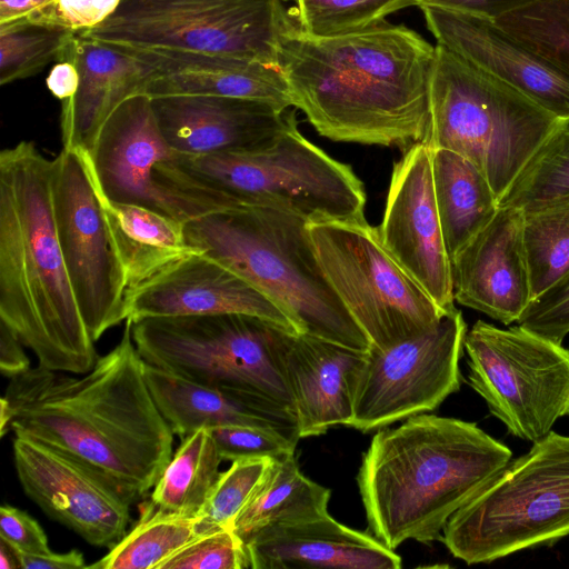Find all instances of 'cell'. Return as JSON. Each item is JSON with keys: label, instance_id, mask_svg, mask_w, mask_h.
<instances>
[{"label": "cell", "instance_id": "6da1fadb", "mask_svg": "<svg viewBox=\"0 0 569 569\" xmlns=\"http://www.w3.org/2000/svg\"><path fill=\"white\" fill-rule=\"evenodd\" d=\"M126 321L120 341L79 378L38 366L10 379L9 429L96 471L130 503L154 487L172 457L173 432L144 376Z\"/></svg>", "mask_w": 569, "mask_h": 569}, {"label": "cell", "instance_id": "7a4b0ae2", "mask_svg": "<svg viewBox=\"0 0 569 569\" xmlns=\"http://www.w3.org/2000/svg\"><path fill=\"white\" fill-rule=\"evenodd\" d=\"M435 59L436 46L388 20L331 36L296 26L278 49L292 107L320 136L403 151L426 137Z\"/></svg>", "mask_w": 569, "mask_h": 569}, {"label": "cell", "instance_id": "3957f363", "mask_svg": "<svg viewBox=\"0 0 569 569\" xmlns=\"http://www.w3.org/2000/svg\"><path fill=\"white\" fill-rule=\"evenodd\" d=\"M53 159L32 141L0 153V321L40 367L86 373L98 356L59 244Z\"/></svg>", "mask_w": 569, "mask_h": 569}, {"label": "cell", "instance_id": "277c9868", "mask_svg": "<svg viewBox=\"0 0 569 569\" xmlns=\"http://www.w3.org/2000/svg\"><path fill=\"white\" fill-rule=\"evenodd\" d=\"M511 458L505 443L457 418L420 413L379 429L357 477L368 527L392 550L441 540L452 515Z\"/></svg>", "mask_w": 569, "mask_h": 569}, {"label": "cell", "instance_id": "5b68a950", "mask_svg": "<svg viewBox=\"0 0 569 569\" xmlns=\"http://www.w3.org/2000/svg\"><path fill=\"white\" fill-rule=\"evenodd\" d=\"M153 179L171 216L183 222L252 206L287 210L309 222L365 218L361 180L351 167L310 142L297 119L263 149L177 153L154 168Z\"/></svg>", "mask_w": 569, "mask_h": 569}, {"label": "cell", "instance_id": "8992f818", "mask_svg": "<svg viewBox=\"0 0 569 569\" xmlns=\"http://www.w3.org/2000/svg\"><path fill=\"white\" fill-rule=\"evenodd\" d=\"M305 218L274 207H238L184 222L190 246L276 303L298 335L369 351L371 343L329 283Z\"/></svg>", "mask_w": 569, "mask_h": 569}, {"label": "cell", "instance_id": "52a82bcc", "mask_svg": "<svg viewBox=\"0 0 569 569\" xmlns=\"http://www.w3.org/2000/svg\"><path fill=\"white\" fill-rule=\"evenodd\" d=\"M131 323L134 345L146 363L216 389L300 439L279 360L282 328L242 313L147 318Z\"/></svg>", "mask_w": 569, "mask_h": 569}, {"label": "cell", "instance_id": "ba28073f", "mask_svg": "<svg viewBox=\"0 0 569 569\" xmlns=\"http://www.w3.org/2000/svg\"><path fill=\"white\" fill-rule=\"evenodd\" d=\"M568 126L520 91L436 44L422 143L468 159L498 200L540 148Z\"/></svg>", "mask_w": 569, "mask_h": 569}, {"label": "cell", "instance_id": "9c48e42d", "mask_svg": "<svg viewBox=\"0 0 569 569\" xmlns=\"http://www.w3.org/2000/svg\"><path fill=\"white\" fill-rule=\"evenodd\" d=\"M569 536V436L550 431L446 523L441 541L467 565L490 563Z\"/></svg>", "mask_w": 569, "mask_h": 569}, {"label": "cell", "instance_id": "30bf717a", "mask_svg": "<svg viewBox=\"0 0 569 569\" xmlns=\"http://www.w3.org/2000/svg\"><path fill=\"white\" fill-rule=\"evenodd\" d=\"M291 0H121L80 37L110 48H166L280 66L278 49L296 22Z\"/></svg>", "mask_w": 569, "mask_h": 569}, {"label": "cell", "instance_id": "8fae6325", "mask_svg": "<svg viewBox=\"0 0 569 569\" xmlns=\"http://www.w3.org/2000/svg\"><path fill=\"white\" fill-rule=\"evenodd\" d=\"M321 268L372 347L416 337L448 311L390 256L365 218L309 222Z\"/></svg>", "mask_w": 569, "mask_h": 569}, {"label": "cell", "instance_id": "7c38bea8", "mask_svg": "<svg viewBox=\"0 0 569 569\" xmlns=\"http://www.w3.org/2000/svg\"><path fill=\"white\" fill-rule=\"evenodd\" d=\"M468 381L513 437L535 442L569 417V349L520 325L478 320L463 340Z\"/></svg>", "mask_w": 569, "mask_h": 569}, {"label": "cell", "instance_id": "4fadbf2b", "mask_svg": "<svg viewBox=\"0 0 569 569\" xmlns=\"http://www.w3.org/2000/svg\"><path fill=\"white\" fill-rule=\"evenodd\" d=\"M52 189L64 264L82 319L96 342L126 321L128 286L83 152L62 147L53 159Z\"/></svg>", "mask_w": 569, "mask_h": 569}, {"label": "cell", "instance_id": "5bb4252c", "mask_svg": "<svg viewBox=\"0 0 569 569\" xmlns=\"http://www.w3.org/2000/svg\"><path fill=\"white\" fill-rule=\"evenodd\" d=\"M467 325L456 307L422 333L380 350L359 371L348 427L362 432L435 410L459 390Z\"/></svg>", "mask_w": 569, "mask_h": 569}, {"label": "cell", "instance_id": "9a60e30c", "mask_svg": "<svg viewBox=\"0 0 569 569\" xmlns=\"http://www.w3.org/2000/svg\"><path fill=\"white\" fill-rule=\"evenodd\" d=\"M12 447L24 493L49 518L96 547L111 548L126 535L131 503L104 478L29 437L16 436Z\"/></svg>", "mask_w": 569, "mask_h": 569}, {"label": "cell", "instance_id": "2e32d148", "mask_svg": "<svg viewBox=\"0 0 569 569\" xmlns=\"http://www.w3.org/2000/svg\"><path fill=\"white\" fill-rule=\"evenodd\" d=\"M378 233L390 256L443 310L455 307L451 262L437 210L430 149L417 142L393 164Z\"/></svg>", "mask_w": 569, "mask_h": 569}, {"label": "cell", "instance_id": "e0dca14e", "mask_svg": "<svg viewBox=\"0 0 569 569\" xmlns=\"http://www.w3.org/2000/svg\"><path fill=\"white\" fill-rule=\"evenodd\" d=\"M419 9L436 44L569 121V76L511 36L496 20L435 6Z\"/></svg>", "mask_w": 569, "mask_h": 569}, {"label": "cell", "instance_id": "ac0fdd59", "mask_svg": "<svg viewBox=\"0 0 569 569\" xmlns=\"http://www.w3.org/2000/svg\"><path fill=\"white\" fill-rule=\"evenodd\" d=\"M242 313L262 318L298 335L288 316L238 273L193 252L168 266L126 295V321L147 318Z\"/></svg>", "mask_w": 569, "mask_h": 569}, {"label": "cell", "instance_id": "d6986e66", "mask_svg": "<svg viewBox=\"0 0 569 569\" xmlns=\"http://www.w3.org/2000/svg\"><path fill=\"white\" fill-rule=\"evenodd\" d=\"M158 126L178 154L242 152L271 144L296 117V108L221 96L152 98Z\"/></svg>", "mask_w": 569, "mask_h": 569}, {"label": "cell", "instance_id": "ffe728a7", "mask_svg": "<svg viewBox=\"0 0 569 569\" xmlns=\"http://www.w3.org/2000/svg\"><path fill=\"white\" fill-rule=\"evenodd\" d=\"M455 300L503 325L518 322L532 300L523 211L499 207L493 219L451 260Z\"/></svg>", "mask_w": 569, "mask_h": 569}, {"label": "cell", "instance_id": "44dd1931", "mask_svg": "<svg viewBox=\"0 0 569 569\" xmlns=\"http://www.w3.org/2000/svg\"><path fill=\"white\" fill-rule=\"evenodd\" d=\"M174 154L147 94L123 101L101 127L91 152L84 153L102 197L113 202L143 206L170 217L153 173L159 163Z\"/></svg>", "mask_w": 569, "mask_h": 569}, {"label": "cell", "instance_id": "7402d4cb", "mask_svg": "<svg viewBox=\"0 0 569 569\" xmlns=\"http://www.w3.org/2000/svg\"><path fill=\"white\" fill-rule=\"evenodd\" d=\"M112 49L129 54L146 68V94L151 99L201 94L257 100L280 110L292 107L280 66L241 57L166 48Z\"/></svg>", "mask_w": 569, "mask_h": 569}, {"label": "cell", "instance_id": "603a6c76", "mask_svg": "<svg viewBox=\"0 0 569 569\" xmlns=\"http://www.w3.org/2000/svg\"><path fill=\"white\" fill-rule=\"evenodd\" d=\"M278 352L300 438L349 426L356 381L367 352L281 329Z\"/></svg>", "mask_w": 569, "mask_h": 569}, {"label": "cell", "instance_id": "cb8c5ba5", "mask_svg": "<svg viewBox=\"0 0 569 569\" xmlns=\"http://www.w3.org/2000/svg\"><path fill=\"white\" fill-rule=\"evenodd\" d=\"M251 569H399L401 557L328 512L269 527L246 543Z\"/></svg>", "mask_w": 569, "mask_h": 569}, {"label": "cell", "instance_id": "d4e9b609", "mask_svg": "<svg viewBox=\"0 0 569 569\" xmlns=\"http://www.w3.org/2000/svg\"><path fill=\"white\" fill-rule=\"evenodd\" d=\"M76 64L80 82L61 101L62 147L89 154L110 114L127 99L146 94L147 71L136 59L74 34L58 61Z\"/></svg>", "mask_w": 569, "mask_h": 569}, {"label": "cell", "instance_id": "484cf974", "mask_svg": "<svg viewBox=\"0 0 569 569\" xmlns=\"http://www.w3.org/2000/svg\"><path fill=\"white\" fill-rule=\"evenodd\" d=\"M98 194L128 289L200 251L188 243L183 221L143 206L113 202Z\"/></svg>", "mask_w": 569, "mask_h": 569}, {"label": "cell", "instance_id": "4316f807", "mask_svg": "<svg viewBox=\"0 0 569 569\" xmlns=\"http://www.w3.org/2000/svg\"><path fill=\"white\" fill-rule=\"evenodd\" d=\"M433 192L451 260L496 216L499 200L480 170L448 149H430Z\"/></svg>", "mask_w": 569, "mask_h": 569}, {"label": "cell", "instance_id": "83f0119b", "mask_svg": "<svg viewBox=\"0 0 569 569\" xmlns=\"http://www.w3.org/2000/svg\"><path fill=\"white\" fill-rule=\"evenodd\" d=\"M144 376L151 396L173 435L183 438L202 428L253 426L276 429L298 443L276 421L216 389L148 363Z\"/></svg>", "mask_w": 569, "mask_h": 569}, {"label": "cell", "instance_id": "f1b7e54d", "mask_svg": "<svg viewBox=\"0 0 569 569\" xmlns=\"http://www.w3.org/2000/svg\"><path fill=\"white\" fill-rule=\"evenodd\" d=\"M330 490L301 473L295 455L272 459L232 530L244 545L262 530L328 512Z\"/></svg>", "mask_w": 569, "mask_h": 569}, {"label": "cell", "instance_id": "f546056e", "mask_svg": "<svg viewBox=\"0 0 569 569\" xmlns=\"http://www.w3.org/2000/svg\"><path fill=\"white\" fill-rule=\"evenodd\" d=\"M209 531L200 516L170 512L150 500L143 503L133 527L106 556L87 568L158 569L177 551Z\"/></svg>", "mask_w": 569, "mask_h": 569}, {"label": "cell", "instance_id": "4dcf8cb0", "mask_svg": "<svg viewBox=\"0 0 569 569\" xmlns=\"http://www.w3.org/2000/svg\"><path fill=\"white\" fill-rule=\"evenodd\" d=\"M221 461L209 429L183 437L154 485L150 500L170 512L198 516L219 478Z\"/></svg>", "mask_w": 569, "mask_h": 569}, {"label": "cell", "instance_id": "1f68e13d", "mask_svg": "<svg viewBox=\"0 0 569 569\" xmlns=\"http://www.w3.org/2000/svg\"><path fill=\"white\" fill-rule=\"evenodd\" d=\"M523 242L533 300L569 272V201L523 211Z\"/></svg>", "mask_w": 569, "mask_h": 569}, {"label": "cell", "instance_id": "d6a6232c", "mask_svg": "<svg viewBox=\"0 0 569 569\" xmlns=\"http://www.w3.org/2000/svg\"><path fill=\"white\" fill-rule=\"evenodd\" d=\"M569 201V126L536 153L499 200L522 211Z\"/></svg>", "mask_w": 569, "mask_h": 569}, {"label": "cell", "instance_id": "836d02e7", "mask_svg": "<svg viewBox=\"0 0 569 569\" xmlns=\"http://www.w3.org/2000/svg\"><path fill=\"white\" fill-rule=\"evenodd\" d=\"M74 34L47 22L22 20L0 24V84L32 77L58 61Z\"/></svg>", "mask_w": 569, "mask_h": 569}, {"label": "cell", "instance_id": "e575fe53", "mask_svg": "<svg viewBox=\"0 0 569 569\" xmlns=\"http://www.w3.org/2000/svg\"><path fill=\"white\" fill-rule=\"evenodd\" d=\"M496 22L569 76V0H535Z\"/></svg>", "mask_w": 569, "mask_h": 569}, {"label": "cell", "instance_id": "d590c367", "mask_svg": "<svg viewBox=\"0 0 569 569\" xmlns=\"http://www.w3.org/2000/svg\"><path fill=\"white\" fill-rule=\"evenodd\" d=\"M419 0H291L290 13L298 28L315 36L361 30Z\"/></svg>", "mask_w": 569, "mask_h": 569}, {"label": "cell", "instance_id": "8d00e7d4", "mask_svg": "<svg viewBox=\"0 0 569 569\" xmlns=\"http://www.w3.org/2000/svg\"><path fill=\"white\" fill-rule=\"evenodd\" d=\"M271 462V458L237 459L226 471L220 472L198 515L210 531L232 529L236 518L258 489Z\"/></svg>", "mask_w": 569, "mask_h": 569}, {"label": "cell", "instance_id": "74e56055", "mask_svg": "<svg viewBox=\"0 0 569 569\" xmlns=\"http://www.w3.org/2000/svg\"><path fill=\"white\" fill-rule=\"evenodd\" d=\"M247 568H250L247 547L231 528L203 533L158 567V569Z\"/></svg>", "mask_w": 569, "mask_h": 569}, {"label": "cell", "instance_id": "f35d334b", "mask_svg": "<svg viewBox=\"0 0 569 569\" xmlns=\"http://www.w3.org/2000/svg\"><path fill=\"white\" fill-rule=\"evenodd\" d=\"M222 460L243 458L277 459L295 453L297 443L276 429L228 426L210 430Z\"/></svg>", "mask_w": 569, "mask_h": 569}, {"label": "cell", "instance_id": "ab89813d", "mask_svg": "<svg viewBox=\"0 0 569 569\" xmlns=\"http://www.w3.org/2000/svg\"><path fill=\"white\" fill-rule=\"evenodd\" d=\"M517 323L562 343L569 333V272L536 297Z\"/></svg>", "mask_w": 569, "mask_h": 569}, {"label": "cell", "instance_id": "60d3db41", "mask_svg": "<svg viewBox=\"0 0 569 569\" xmlns=\"http://www.w3.org/2000/svg\"><path fill=\"white\" fill-rule=\"evenodd\" d=\"M120 3L121 0H54L50 22L80 33L104 22Z\"/></svg>", "mask_w": 569, "mask_h": 569}, {"label": "cell", "instance_id": "b9f144b4", "mask_svg": "<svg viewBox=\"0 0 569 569\" xmlns=\"http://www.w3.org/2000/svg\"><path fill=\"white\" fill-rule=\"evenodd\" d=\"M0 539L20 552H51L48 537L39 522L26 511L12 506L3 505L0 508Z\"/></svg>", "mask_w": 569, "mask_h": 569}, {"label": "cell", "instance_id": "7bdbcfd3", "mask_svg": "<svg viewBox=\"0 0 569 569\" xmlns=\"http://www.w3.org/2000/svg\"><path fill=\"white\" fill-rule=\"evenodd\" d=\"M532 1L535 0H419L418 8L421 6H435L470 12L496 20L505 13Z\"/></svg>", "mask_w": 569, "mask_h": 569}, {"label": "cell", "instance_id": "ee69618b", "mask_svg": "<svg viewBox=\"0 0 569 569\" xmlns=\"http://www.w3.org/2000/svg\"><path fill=\"white\" fill-rule=\"evenodd\" d=\"M18 336L0 321V370L9 379L16 378L30 369V360L22 349Z\"/></svg>", "mask_w": 569, "mask_h": 569}, {"label": "cell", "instance_id": "f6af8a7d", "mask_svg": "<svg viewBox=\"0 0 569 569\" xmlns=\"http://www.w3.org/2000/svg\"><path fill=\"white\" fill-rule=\"evenodd\" d=\"M54 0H0V24L29 20L49 22Z\"/></svg>", "mask_w": 569, "mask_h": 569}, {"label": "cell", "instance_id": "bcb514c9", "mask_svg": "<svg viewBox=\"0 0 569 569\" xmlns=\"http://www.w3.org/2000/svg\"><path fill=\"white\" fill-rule=\"evenodd\" d=\"M23 569H80L87 568L83 553L72 549L66 553L31 555L18 551Z\"/></svg>", "mask_w": 569, "mask_h": 569}, {"label": "cell", "instance_id": "7dc6e473", "mask_svg": "<svg viewBox=\"0 0 569 569\" xmlns=\"http://www.w3.org/2000/svg\"><path fill=\"white\" fill-rule=\"evenodd\" d=\"M80 82L79 71L74 63L57 61L47 77V87L51 94L64 101L73 97Z\"/></svg>", "mask_w": 569, "mask_h": 569}, {"label": "cell", "instance_id": "c3c4849f", "mask_svg": "<svg viewBox=\"0 0 569 569\" xmlns=\"http://www.w3.org/2000/svg\"><path fill=\"white\" fill-rule=\"evenodd\" d=\"M0 568L18 569L21 568L18 550L4 540L0 539Z\"/></svg>", "mask_w": 569, "mask_h": 569}]
</instances>
